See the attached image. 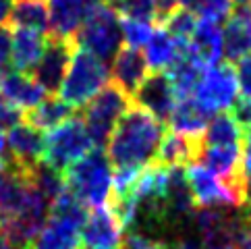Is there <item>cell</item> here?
<instances>
[{
    "label": "cell",
    "instance_id": "cell-1",
    "mask_svg": "<svg viewBox=\"0 0 251 249\" xmlns=\"http://www.w3.org/2000/svg\"><path fill=\"white\" fill-rule=\"evenodd\" d=\"M162 135V123L139 106H131L110 133L106 156L116 168H146L154 162Z\"/></svg>",
    "mask_w": 251,
    "mask_h": 249
},
{
    "label": "cell",
    "instance_id": "cell-2",
    "mask_svg": "<svg viewBox=\"0 0 251 249\" xmlns=\"http://www.w3.org/2000/svg\"><path fill=\"white\" fill-rule=\"evenodd\" d=\"M87 208L69 189L52 201L50 216L25 249H81Z\"/></svg>",
    "mask_w": 251,
    "mask_h": 249
},
{
    "label": "cell",
    "instance_id": "cell-3",
    "mask_svg": "<svg viewBox=\"0 0 251 249\" xmlns=\"http://www.w3.org/2000/svg\"><path fill=\"white\" fill-rule=\"evenodd\" d=\"M65 185L85 208H104L112 193V164L102 148H94L65 171Z\"/></svg>",
    "mask_w": 251,
    "mask_h": 249
},
{
    "label": "cell",
    "instance_id": "cell-4",
    "mask_svg": "<svg viewBox=\"0 0 251 249\" xmlns=\"http://www.w3.org/2000/svg\"><path fill=\"white\" fill-rule=\"evenodd\" d=\"M73 44L81 50L94 54L102 62L112 60L123 46L121 15L119 11L102 0H96L73 35Z\"/></svg>",
    "mask_w": 251,
    "mask_h": 249
},
{
    "label": "cell",
    "instance_id": "cell-5",
    "mask_svg": "<svg viewBox=\"0 0 251 249\" xmlns=\"http://www.w3.org/2000/svg\"><path fill=\"white\" fill-rule=\"evenodd\" d=\"M108 67L94 54L75 48L71 56L67 75L58 87V98L71 108H83L92 98L108 85Z\"/></svg>",
    "mask_w": 251,
    "mask_h": 249
},
{
    "label": "cell",
    "instance_id": "cell-6",
    "mask_svg": "<svg viewBox=\"0 0 251 249\" xmlns=\"http://www.w3.org/2000/svg\"><path fill=\"white\" fill-rule=\"evenodd\" d=\"M131 108V98L119 85H106L83 106V123L96 148H106L116 123Z\"/></svg>",
    "mask_w": 251,
    "mask_h": 249
},
{
    "label": "cell",
    "instance_id": "cell-7",
    "mask_svg": "<svg viewBox=\"0 0 251 249\" xmlns=\"http://www.w3.org/2000/svg\"><path fill=\"white\" fill-rule=\"evenodd\" d=\"M94 141L81 117H71L58 127L50 129L44 148V162L65 173L67 168L94 149Z\"/></svg>",
    "mask_w": 251,
    "mask_h": 249
},
{
    "label": "cell",
    "instance_id": "cell-8",
    "mask_svg": "<svg viewBox=\"0 0 251 249\" xmlns=\"http://www.w3.org/2000/svg\"><path fill=\"white\" fill-rule=\"evenodd\" d=\"M239 96L237 75L228 62H216L203 69L193 92V100L201 106L205 112H226L235 104Z\"/></svg>",
    "mask_w": 251,
    "mask_h": 249
},
{
    "label": "cell",
    "instance_id": "cell-9",
    "mask_svg": "<svg viewBox=\"0 0 251 249\" xmlns=\"http://www.w3.org/2000/svg\"><path fill=\"white\" fill-rule=\"evenodd\" d=\"M73 50H75V44L71 40L48 38L46 48L42 52V58L38 60V65L31 71V77L40 83V87L46 94L58 92L62 79L67 75Z\"/></svg>",
    "mask_w": 251,
    "mask_h": 249
},
{
    "label": "cell",
    "instance_id": "cell-10",
    "mask_svg": "<svg viewBox=\"0 0 251 249\" xmlns=\"http://www.w3.org/2000/svg\"><path fill=\"white\" fill-rule=\"evenodd\" d=\"M44 148H46V135L44 131L31 127L29 123H17L6 133V152L8 164H15L25 173L44 160Z\"/></svg>",
    "mask_w": 251,
    "mask_h": 249
},
{
    "label": "cell",
    "instance_id": "cell-11",
    "mask_svg": "<svg viewBox=\"0 0 251 249\" xmlns=\"http://www.w3.org/2000/svg\"><path fill=\"white\" fill-rule=\"evenodd\" d=\"M185 179L191 189L195 206L200 208H239L235 195L214 173L201 164H187Z\"/></svg>",
    "mask_w": 251,
    "mask_h": 249
},
{
    "label": "cell",
    "instance_id": "cell-12",
    "mask_svg": "<svg viewBox=\"0 0 251 249\" xmlns=\"http://www.w3.org/2000/svg\"><path fill=\"white\" fill-rule=\"evenodd\" d=\"M123 226L108 208H96L81 228L83 249H121Z\"/></svg>",
    "mask_w": 251,
    "mask_h": 249
},
{
    "label": "cell",
    "instance_id": "cell-13",
    "mask_svg": "<svg viewBox=\"0 0 251 249\" xmlns=\"http://www.w3.org/2000/svg\"><path fill=\"white\" fill-rule=\"evenodd\" d=\"M131 100H135V106L150 112L151 117L158 119L160 123L168 121V117L173 114L175 104H176L175 92H173V87H170L164 73L148 75L146 81L139 85V90L135 92V96H133Z\"/></svg>",
    "mask_w": 251,
    "mask_h": 249
},
{
    "label": "cell",
    "instance_id": "cell-14",
    "mask_svg": "<svg viewBox=\"0 0 251 249\" xmlns=\"http://www.w3.org/2000/svg\"><path fill=\"white\" fill-rule=\"evenodd\" d=\"M44 98H46V92L29 73H21V71L13 69L0 75V100L15 106L17 110L27 112L35 108Z\"/></svg>",
    "mask_w": 251,
    "mask_h": 249
},
{
    "label": "cell",
    "instance_id": "cell-15",
    "mask_svg": "<svg viewBox=\"0 0 251 249\" xmlns=\"http://www.w3.org/2000/svg\"><path fill=\"white\" fill-rule=\"evenodd\" d=\"M96 0H46L50 15V35L48 38L71 40L83 23L85 15Z\"/></svg>",
    "mask_w": 251,
    "mask_h": 249
},
{
    "label": "cell",
    "instance_id": "cell-16",
    "mask_svg": "<svg viewBox=\"0 0 251 249\" xmlns=\"http://www.w3.org/2000/svg\"><path fill=\"white\" fill-rule=\"evenodd\" d=\"M222 54L230 62L251 54V4H239L222 29Z\"/></svg>",
    "mask_w": 251,
    "mask_h": 249
},
{
    "label": "cell",
    "instance_id": "cell-17",
    "mask_svg": "<svg viewBox=\"0 0 251 249\" xmlns=\"http://www.w3.org/2000/svg\"><path fill=\"white\" fill-rule=\"evenodd\" d=\"M29 189V173L15 164H0V224L21 210Z\"/></svg>",
    "mask_w": 251,
    "mask_h": 249
},
{
    "label": "cell",
    "instance_id": "cell-18",
    "mask_svg": "<svg viewBox=\"0 0 251 249\" xmlns=\"http://www.w3.org/2000/svg\"><path fill=\"white\" fill-rule=\"evenodd\" d=\"M150 75V67L146 58H143L141 50L135 48H121L112 58V79L114 85H119L121 90L129 98L135 96L139 85L146 81Z\"/></svg>",
    "mask_w": 251,
    "mask_h": 249
},
{
    "label": "cell",
    "instance_id": "cell-19",
    "mask_svg": "<svg viewBox=\"0 0 251 249\" xmlns=\"http://www.w3.org/2000/svg\"><path fill=\"white\" fill-rule=\"evenodd\" d=\"M203 148V139H189L183 135H176V133L168 131L162 135V141L158 146V152L154 162L162 164V166H187V164H195L200 152Z\"/></svg>",
    "mask_w": 251,
    "mask_h": 249
},
{
    "label": "cell",
    "instance_id": "cell-20",
    "mask_svg": "<svg viewBox=\"0 0 251 249\" xmlns=\"http://www.w3.org/2000/svg\"><path fill=\"white\" fill-rule=\"evenodd\" d=\"M187 54L193 56L201 67L216 65L222 58V29L216 23L197 21L193 35L187 42Z\"/></svg>",
    "mask_w": 251,
    "mask_h": 249
},
{
    "label": "cell",
    "instance_id": "cell-21",
    "mask_svg": "<svg viewBox=\"0 0 251 249\" xmlns=\"http://www.w3.org/2000/svg\"><path fill=\"white\" fill-rule=\"evenodd\" d=\"M15 31L11 33V62L15 71L21 73H29L33 67L38 65V60L42 58V52L46 48L48 35H42L38 31L29 29H19L13 27Z\"/></svg>",
    "mask_w": 251,
    "mask_h": 249
},
{
    "label": "cell",
    "instance_id": "cell-22",
    "mask_svg": "<svg viewBox=\"0 0 251 249\" xmlns=\"http://www.w3.org/2000/svg\"><path fill=\"white\" fill-rule=\"evenodd\" d=\"M143 48H146L143 58H146L148 67L154 73H166L183 56V52L187 50V44H181L178 40H175L164 27H158L154 29L150 42Z\"/></svg>",
    "mask_w": 251,
    "mask_h": 249
},
{
    "label": "cell",
    "instance_id": "cell-23",
    "mask_svg": "<svg viewBox=\"0 0 251 249\" xmlns=\"http://www.w3.org/2000/svg\"><path fill=\"white\" fill-rule=\"evenodd\" d=\"M208 123L210 112H205L193 98L178 100L175 104L173 114L166 121V124H170V131L189 139H203V131L208 127Z\"/></svg>",
    "mask_w": 251,
    "mask_h": 249
},
{
    "label": "cell",
    "instance_id": "cell-24",
    "mask_svg": "<svg viewBox=\"0 0 251 249\" xmlns=\"http://www.w3.org/2000/svg\"><path fill=\"white\" fill-rule=\"evenodd\" d=\"M8 25L50 35V15L46 0H15L11 17H8Z\"/></svg>",
    "mask_w": 251,
    "mask_h": 249
},
{
    "label": "cell",
    "instance_id": "cell-25",
    "mask_svg": "<svg viewBox=\"0 0 251 249\" xmlns=\"http://www.w3.org/2000/svg\"><path fill=\"white\" fill-rule=\"evenodd\" d=\"M203 69L205 67H201L200 62H197L193 56L187 54V50H185L183 56L166 71L164 75L168 79L170 87H173L176 102L178 100H187V98L193 96L195 87H197V81H200V77L203 73Z\"/></svg>",
    "mask_w": 251,
    "mask_h": 249
},
{
    "label": "cell",
    "instance_id": "cell-26",
    "mask_svg": "<svg viewBox=\"0 0 251 249\" xmlns=\"http://www.w3.org/2000/svg\"><path fill=\"white\" fill-rule=\"evenodd\" d=\"M71 117H73V108L69 104L62 102L58 96H46L35 108L23 114V121L40 131H50Z\"/></svg>",
    "mask_w": 251,
    "mask_h": 249
},
{
    "label": "cell",
    "instance_id": "cell-27",
    "mask_svg": "<svg viewBox=\"0 0 251 249\" xmlns=\"http://www.w3.org/2000/svg\"><path fill=\"white\" fill-rule=\"evenodd\" d=\"M243 131L228 112H218L203 131V146H239Z\"/></svg>",
    "mask_w": 251,
    "mask_h": 249
},
{
    "label": "cell",
    "instance_id": "cell-28",
    "mask_svg": "<svg viewBox=\"0 0 251 249\" xmlns=\"http://www.w3.org/2000/svg\"><path fill=\"white\" fill-rule=\"evenodd\" d=\"M29 181H31V185L35 187V189L44 195V199H46L50 206H52V201L67 189L65 173L58 171V168H54V166H50L48 162H44V160L31 168Z\"/></svg>",
    "mask_w": 251,
    "mask_h": 249
},
{
    "label": "cell",
    "instance_id": "cell-29",
    "mask_svg": "<svg viewBox=\"0 0 251 249\" xmlns=\"http://www.w3.org/2000/svg\"><path fill=\"white\" fill-rule=\"evenodd\" d=\"M178 6L191 11L200 21L220 25L232 13V0H178Z\"/></svg>",
    "mask_w": 251,
    "mask_h": 249
},
{
    "label": "cell",
    "instance_id": "cell-30",
    "mask_svg": "<svg viewBox=\"0 0 251 249\" xmlns=\"http://www.w3.org/2000/svg\"><path fill=\"white\" fill-rule=\"evenodd\" d=\"M160 25H162L175 40H178L181 44H187L189 38L193 35V31H195L197 17L191 11H187V8L176 6L164 17L162 21H160Z\"/></svg>",
    "mask_w": 251,
    "mask_h": 249
},
{
    "label": "cell",
    "instance_id": "cell-31",
    "mask_svg": "<svg viewBox=\"0 0 251 249\" xmlns=\"http://www.w3.org/2000/svg\"><path fill=\"white\" fill-rule=\"evenodd\" d=\"M154 29H156L154 23H150V21H137V19H125V17H121L123 42L127 44V48L141 50L150 42Z\"/></svg>",
    "mask_w": 251,
    "mask_h": 249
},
{
    "label": "cell",
    "instance_id": "cell-32",
    "mask_svg": "<svg viewBox=\"0 0 251 249\" xmlns=\"http://www.w3.org/2000/svg\"><path fill=\"white\" fill-rule=\"evenodd\" d=\"M235 75H237V85H239L241 94H243V98L245 100H251V54L237 60Z\"/></svg>",
    "mask_w": 251,
    "mask_h": 249
},
{
    "label": "cell",
    "instance_id": "cell-33",
    "mask_svg": "<svg viewBox=\"0 0 251 249\" xmlns=\"http://www.w3.org/2000/svg\"><path fill=\"white\" fill-rule=\"evenodd\" d=\"M230 117L235 119V123L241 127V131H245L251 127V100L245 98H237L235 104L230 106Z\"/></svg>",
    "mask_w": 251,
    "mask_h": 249
},
{
    "label": "cell",
    "instance_id": "cell-34",
    "mask_svg": "<svg viewBox=\"0 0 251 249\" xmlns=\"http://www.w3.org/2000/svg\"><path fill=\"white\" fill-rule=\"evenodd\" d=\"M8 62H11V31L4 25L0 27V73H4Z\"/></svg>",
    "mask_w": 251,
    "mask_h": 249
},
{
    "label": "cell",
    "instance_id": "cell-35",
    "mask_svg": "<svg viewBox=\"0 0 251 249\" xmlns=\"http://www.w3.org/2000/svg\"><path fill=\"white\" fill-rule=\"evenodd\" d=\"M241 179H243V187H245V198L249 201L251 199V152H247V149L241 156Z\"/></svg>",
    "mask_w": 251,
    "mask_h": 249
},
{
    "label": "cell",
    "instance_id": "cell-36",
    "mask_svg": "<svg viewBox=\"0 0 251 249\" xmlns=\"http://www.w3.org/2000/svg\"><path fill=\"white\" fill-rule=\"evenodd\" d=\"M15 0H0V27H4L11 17V8H13Z\"/></svg>",
    "mask_w": 251,
    "mask_h": 249
},
{
    "label": "cell",
    "instance_id": "cell-37",
    "mask_svg": "<svg viewBox=\"0 0 251 249\" xmlns=\"http://www.w3.org/2000/svg\"><path fill=\"white\" fill-rule=\"evenodd\" d=\"M0 249H19V247H17V245L11 241V239H8V235L4 233L2 228H0Z\"/></svg>",
    "mask_w": 251,
    "mask_h": 249
},
{
    "label": "cell",
    "instance_id": "cell-38",
    "mask_svg": "<svg viewBox=\"0 0 251 249\" xmlns=\"http://www.w3.org/2000/svg\"><path fill=\"white\" fill-rule=\"evenodd\" d=\"M243 144L247 148V152H251V127L243 131Z\"/></svg>",
    "mask_w": 251,
    "mask_h": 249
},
{
    "label": "cell",
    "instance_id": "cell-39",
    "mask_svg": "<svg viewBox=\"0 0 251 249\" xmlns=\"http://www.w3.org/2000/svg\"><path fill=\"white\" fill-rule=\"evenodd\" d=\"M102 2H108V4H112V6H116L121 2V0H102Z\"/></svg>",
    "mask_w": 251,
    "mask_h": 249
},
{
    "label": "cell",
    "instance_id": "cell-40",
    "mask_svg": "<svg viewBox=\"0 0 251 249\" xmlns=\"http://www.w3.org/2000/svg\"><path fill=\"white\" fill-rule=\"evenodd\" d=\"M235 2H239V4H247L249 0H235Z\"/></svg>",
    "mask_w": 251,
    "mask_h": 249
}]
</instances>
